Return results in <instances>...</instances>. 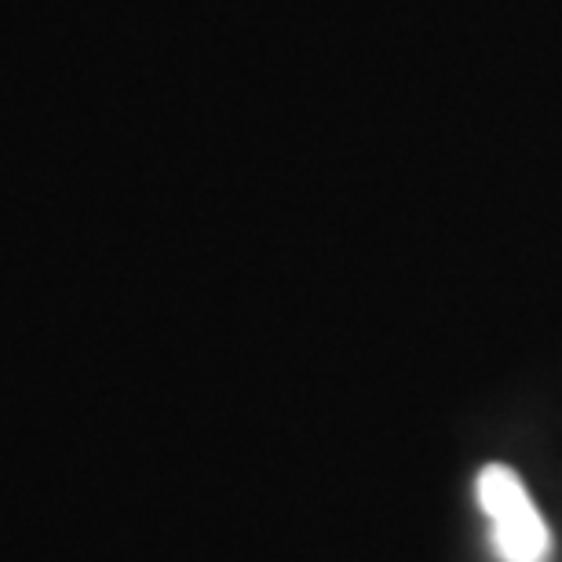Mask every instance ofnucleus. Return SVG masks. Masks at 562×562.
I'll use <instances>...</instances> for the list:
<instances>
[{"instance_id":"f257e3e1","label":"nucleus","mask_w":562,"mask_h":562,"mask_svg":"<svg viewBox=\"0 0 562 562\" xmlns=\"http://www.w3.org/2000/svg\"><path fill=\"white\" fill-rule=\"evenodd\" d=\"M479 504L493 526V548L504 562H544L552 537L530 493L508 464L482 468Z\"/></svg>"}]
</instances>
